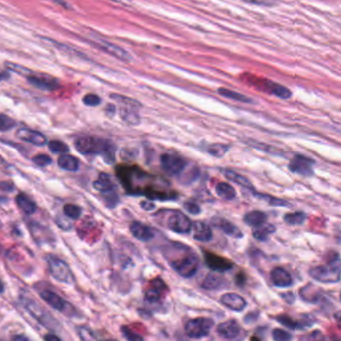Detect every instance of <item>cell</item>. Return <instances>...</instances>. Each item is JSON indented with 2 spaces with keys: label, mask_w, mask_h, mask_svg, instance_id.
<instances>
[{
  "label": "cell",
  "mask_w": 341,
  "mask_h": 341,
  "mask_svg": "<svg viewBox=\"0 0 341 341\" xmlns=\"http://www.w3.org/2000/svg\"><path fill=\"white\" fill-rule=\"evenodd\" d=\"M226 280L219 274L209 273L202 282V287L206 290H218L226 286Z\"/></svg>",
  "instance_id": "cell-25"
},
{
  "label": "cell",
  "mask_w": 341,
  "mask_h": 341,
  "mask_svg": "<svg viewBox=\"0 0 341 341\" xmlns=\"http://www.w3.org/2000/svg\"><path fill=\"white\" fill-rule=\"evenodd\" d=\"M340 299H341V293H340Z\"/></svg>",
  "instance_id": "cell-55"
},
{
  "label": "cell",
  "mask_w": 341,
  "mask_h": 341,
  "mask_svg": "<svg viewBox=\"0 0 341 341\" xmlns=\"http://www.w3.org/2000/svg\"><path fill=\"white\" fill-rule=\"evenodd\" d=\"M313 165L314 161L309 157L303 155H296L291 159L288 167L294 173L309 176L313 173Z\"/></svg>",
  "instance_id": "cell-13"
},
{
  "label": "cell",
  "mask_w": 341,
  "mask_h": 341,
  "mask_svg": "<svg viewBox=\"0 0 341 341\" xmlns=\"http://www.w3.org/2000/svg\"><path fill=\"white\" fill-rule=\"evenodd\" d=\"M39 295L50 307L59 312L64 313L67 310V306H69L66 300H64L59 294L51 290H42L39 292Z\"/></svg>",
  "instance_id": "cell-17"
},
{
  "label": "cell",
  "mask_w": 341,
  "mask_h": 341,
  "mask_svg": "<svg viewBox=\"0 0 341 341\" xmlns=\"http://www.w3.org/2000/svg\"><path fill=\"white\" fill-rule=\"evenodd\" d=\"M166 226L170 230L175 233L183 234L188 233L191 230L192 222L181 211H173L167 217Z\"/></svg>",
  "instance_id": "cell-10"
},
{
  "label": "cell",
  "mask_w": 341,
  "mask_h": 341,
  "mask_svg": "<svg viewBox=\"0 0 341 341\" xmlns=\"http://www.w3.org/2000/svg\"><path fill=\"white\" fill-rule=\"evenodd\" d=\"M240 332L241 328L234 319L224 321L217 326V333L225 339H235L240 335Z\"/></svg>",
  "instance_id": "cell-18"
},
{
  "label": "cell",
  "mask_w": 341,
  "mask_h": 341,
  "mask_svg": "<svg viewBox=\"0 0 341 341\" xmlns=\"http://www.w3.org/2000/svg\"><path fill=\"white\" fill-rule=\"evenodd\" d=\"M57 164L61 169L65 170V171L74 172V171H77V170L79 169L78 158H76L73 155H69V154L60 155L57 159Z\"/></svg>",
  "instance_id": "cell-28"
},
{
  "label": "cell",
  "mask_w": 341,
  "mask_h": 341,
  "mask_svg": "<svg viewBox=\"0 0 341 341\" xmlns=\"http://www.w3.org/2000/svg\"><path fill=\"white\" fill-rule=\"evenodd\" d=\"M12 339L15 340V341H27L28 340V338L26 336H24V335H16Z\"/></svg>",
  "instance_id": "cell-54"
},
{
  "label": "cell",
  "mask_w": 341,
  "mask_h": 341,
  "mask_svg": "<svg viewBox=\"0 0 341 341\" xmlns=\"http://www.w3.org/2000/svg\"><path fill=\"white\" fill-rule=\"evenodd\" d=\"M227 151H228V146L224 144H212L208 147V152L216 157L223 156Z\"/></svg>",
  "instance_id": "cell-39"
},
{
  "label": "cell",
  "mask_w": 341,
  "mask_h": 341,
  "mask_svg": "<svg viewBox=\"0 0 341 341\" xmlns=\"http://www.w3.org/2000/svg\"><path fill=\"white\" fill-rule=\"evenodd\" d=\"M47 265L49 273L55 280L69 285L74 283L73 273L64 260L54 255H49L47 257Z\"/></svg>",
  "instance_id": "cell-5"
},
{
  "label": "cell",
  "mask_w": 341,
  "mask_h": 341,
  "mask_svg": "<svg viewBox=\"0 0 341 341\" xmlns=\"http://www.w3.org/2000/svg\"><path fill=\"white\" fill-rule=\"evenodd\" d=\"M275 230H276V228L272 224H268V225H264V226L261 225L260 228L256 229L253 232V236L258 241H265L268 239L270 234L275 232Z\"/></svg>",
  "instance_id": "cell-33"
},
{
  "label": "cell",
  "mask_w": 341,
  "mask_h": 341,
  "mask_svg": "<svg viewBox=\"0 0 341 341\" xmlns=\"http://www.w3.org/2000/svg\"><path fill=\"white\" fill-rule=\"evenodd\" d=\"M55 222H56V224H57L60 227L62 230H68L70 227H71V223L69 221H67V219H65L63 217H60V216H58L57 218L55 219Z\"/></svg>",
  "instance_id": "cell-48"
},
{
  "label": "cell",
  "mask_w": 341,
  "mask_h": 341,
  "mask_svg": "<svg viewBox=\"0 0 341 341\" xmlns=\"http://www.w3.org/2000/svg\"><path fill=\"white\" fill-rule=\"evenodd\" d=\"M299 293L303 300L312 303L318 302L322 297V291L319 288L313 286V284H306L305 286H303L299 290Z\"/></svg>",
  "instance_id": "cell-27"
},
{
  "label": "cell",
  "mask_w": 341,
  "mask_h": 341,
  "mask_svg": "<svg viewBox=\"0 0 341 341\" xmlns=\"http://www.w3.org/2000/svg\"><path fill=\"white\" fill-rule=\"evenodd\" d=\"M121 332H122V335L124 336V338H126L127 340H130V341H141V340L144 339L141 335L135 333L134 331H132L127 326H122L121 327Z\"/></svg>",
  "instance_id": "cell-43"
},
{
  "label": "cell",
  "mask_w": 341,
  "mask_h": 341,
  "mask_svg": "<svg viewBox=\"0 0 341 341\" xmlns=\"http://www.w3.org/2000/svg\"><path fill=\"white\" fill-rule=\"evenodd\" d=\"M44 340H47V341H60L61 338L58 337L57 335H55V334H52V333H49V334H46L44 337H43Z\"/></svg>",
  "instance_id": "cell-52"
},
{
  "label": "cell",
  "mask_w": 341,
  "mask_h": 341,
  "mask_svg": "<svg viewBox=\"0 0 341 341\" xmlns=\"http://www.w3.org/2000/svg\"><path fill=\"white\" fill-rule=\"evenodd\" d=\"M16 204L17 206L26 214L28 215H31L33 213H35V211L37 210V206H36V203L30 199L26 194H23V193H19L17 196H16Z\"/></svg>",
  "instance_id": "cell-29"
},
{
  "label": "cell",
  "mask_w": 341,
  "mask_h": 341,
  "mask_svg": "<svg viewBox=\"0 0 341 341\" xmlns=\"http://www.w3.org/2000/svg\"><path fill=\"white\" fill-rule=\"evenodd\" d=\"M284 221L291 225H297L304 222L306 219V215L303 212H294V213H288L283 217Z\"/></svg>",
  "instance_id": "cell-36"
},
{
  "label": "cell",
  "mask_w": 341,
  "mask_h": 341,
  "mask_svg": "<svg viewBox=\"0 0 341 341\" xmlns=\"http://www.w3.org/2000/svg\"><path fill=\"white\" fill-rule=\"evenodd\" d=\"M216 193L219 197L225 199V200H232L236 196L235 189L228 183L226 182H220L215 187Z\"/></svg>",
  "instance_id": "cell-31"
},
{
  "label": "cell",
  "mask_w": 341,
  "mask_h": 341,
  "mask_svg": "<svg viewBox=\"0 0 341 341\" xmlns=\"http://www.w3.org/2000/svg\"><path fill=\"white\" fill-rule=\"evenodd\" d=\"M32 162L37 165V166H40V167H45L49 164L52 163V159L49 155L47 154H44V153H41V154H37L35 155L33 158H32Z\"/></svg>",
  "instance_id": "cell-40"
},
{
  "label": "cell",
  "mask_w": 341,
  "mask_h": 341,
  "mask_svg": "<svg viewBox=\"0 0 341 341\" xmlns=\"http://www.w3.org/2000/svg\"><path fill=\"white\" fill-rule=\"evenodd\" d=\"M140 206L142 209L144 210H147V211H150L152 209L155 208V205L152 203V202H148V201H142L140 202Z\"/></svg>",
  "instance_id": "cell-50"
},
{
  "label": "cell",
  "mask_w": 341,
  "mask_h": 341,
  "mask_svg": "<svg viewBox=\"0 0 341 341\" xmlns=\"http://www.w3.org/2000/svg\"><path fill=\"white\" fill-rule=\"evenodd\" d=\"M272 337L276 341H287L292 338V335L285 330L276 328L272 331Z\"/></svg>",
  "instance_id": "cell-41"
},
{
  "label": "cell",
  "mask_w": 341,
  "mask_h": 341,
  "mask_svg": "<svg viewBox=\"0 0 341 341\" xmlns=\"http://www.w3.org/2000/svg\"><path fill=\"white\" fill-rule=\"evenodd\" d=\"M83 103L87 106H97L101 103V99L98 95L89 93L83 97Z\"/></svg>",
  "instance_id": "cell-45"
},
{
  "label": "cell",
  "mask_w": 341,
  "mask_h": 341,
  "mask_svg": "<svg viewBox=\"0 0 341 341\" xmlns=\"http://www.w3.org/2000/svg\"><path fill=\"white\" fill-rule=\"evenodd\" d=\"M160 163L162 169L170 176L180 174L187 164L182 156L173 152L163 153L160 157Z\"/></svg>",
  "instance_id": "cell-9"
},
{
  "label": "cell",
  "mask_w": 341,
  "mask_h": 341,
  "mask_svg": "<svg viewBox=\"0 0 341 341\" xmlns=\"http://www.w3.org/2000/svg\"><path fill=\"white\" fill-rule=\"evenodd\" d=\"M16 136L20 140L31 143L35 146H44L47 143V139L42 133L28 128L18 129L16 132Z\"/></svg>",
  "instance_id": "cell-19"
},
{
  "label": "cell",
  "mask_w": 341,
  "mask_h": 341,
  "mask_svg": "<svg viewBox=\"0 0 341 341\" xmlns=\"http://www.w3.org/2000/svg\"><path fill=\"white\" fill-rule=\"evenodd\" d=\"M6 68L7 69H9V70H12V71H15L16 73H18V74H21V75H23V76H27L31 71L30 70H28L27 68H24V67H22V66H20V65H17V64H13V63H6Z\"/></svg>",
  "instance_id": "cell-47"
},
{
  "label": "cell",
  "mask_w": 341,
  "mask_h": 341,
  "mask_svg": "<svg viewBox=\"0 0 341 341\" xmlns=\"http://www.w3.org/2000/svg\"><path fill=\"white\" fill-rule=\"evenodd\" d=\"M15 125H16V122L14 119H12L11 117H9V116L5 115L4 113H2L1 117H0V129H1L2 132L10 130Z\"/></svg>",
  "instance_id": "cell-38"
},
{
  "label": "cell",
  "mask_w": 341,
  "mask_h": 341,
  "mask_svg": "<svg viewBox=\"0 0 341 341\" xmlns=\"http://www.w3.org/2000/svg\"><path fill=\"white\" fill-rule=\"evenodd\" d=\"M334 319L338 325V327L341 329V311H337L335 314H334Z\"/></svg>",
  "instance_id": "cell-53"
},
{
  "label": "cell",
  "mask_w": 341,
  "mask_h": 341,
  "mask_svg": "<svg viewBox=\"0 0 341 341\" xmlns=\"http://www.w3.org/2000/svg\"><path fill=\"white\" fill-rule=\"evenodd\" d=\"M276 319L281 324L285 325L286 327L291 328V329H303V328L311 326V324H312L311 317H309V316L302 318L300 321H296V320H294V319H292V318H290L289 316H286V315L278 316Z\"/></svg>",
  "instance_id": "cell-26"
},
{
  "label": "cell",
  "mask_w": 341,
  "mask_h": 341,
  "mask_svg": "<svg viewBox=\"0 0 341 341\" xmlns=\"http://www.w3.org/2000/svg\"><path fill=\"white\" fill-rule=\"evenodd\" d=\"M63 212L64 214L69 217L70 219H73V220H77L80 218L81 216V212H82V209L75 205V204H66L64 205L63 207Z\"/></svg>",
  "instance_id": "cell-37"
},
{
  "label": "cell",
  "mask_w": 341,
  "mask_h": 341,
  "mask_svg": "<svg viewBox=\"0 0 341 341\" xmlns=\"http://www.w3.org/2000/svg\"><path fill=\"white\" fill-rule=\"evenodd\" d=\"M74 146L83 155H101L107 163L115 160L116 146L108 139L97 136H82L75 140Z\"/></svg>",
  "instance_id": "cell-1"
},
{
  "label": "cell",
  "mask_w": 341,
  "mask_h": 341,
  "mask_svg": "<svg viewBox=\"0 0 341 341\" xmlns=\"http://www.w3.org/2000/svg\"><path fill=\"white\" fill-rule=\"evenodd\" d=\"M48 148L54 153H66L68 152L69 146L60 140H51L48 142Z\"/></svg>",
  "instance_id": "cell-35"
},
{
  "label": "cell",
  "mask_w": 341,
  "mask_h": 341,
  "mask_svg": "<svg viewBox=\"0 0 341 341\" xmlns=\"http://www.w3.org/2000/svg\"><path fill=\"white\" fill-rule=\"evenodd\" d=\"M212 224L215 227H217V228H219L221 231H223L225 234L229 236L240 238L243 235L237 226H235L232 222L228 221L227 219H224L222 217H214L212 219Z\"/></svg>",
  "instance_id": "cell-21"
},
{
  "label": "cell",
  "mask_w": 341,
  "mask_h": 341,
  "mask_svg": "<svg viewBox=\"0 0 341 341\" xmlns=\"http://www.w3.org/2000/svg\"><path fill=\"white\" fill-rule=\"evenodd\" d=\"M214 321L206 317H197L186 322L184 330L185 334L190 339H202L209 335Z\"/></svg>",
  "instance_id": "cell-8"
},
{
  "label": "cell",
  "mask_w": 341,
  "mask_h": 341,
  "mask_svg": "<svg viewBox=\"0 0 341 341\" xmlns=\"http://www.w3.org/2000/svg\"><path fill=\"white\" fill-rule=\"evenodd\" d=\"M220 302L233 311H242L246 305V300L236 293H225L221 296Z\"/></svg>",
  "instance_id": "cell-22"
},
{
  "label": "cell",
  "mask_w": 341,
  "mask_h": 341,
  "mask_svg": "<svg viewBox=\"0 0 341 341\" xmlns=\"http://www.w3.org/2000/svg\"><path fill=\"white\" fill-rule=\"evenodd\" d=\"M241 1L251 3V4H256V5H272L274 3V0H241Z\"/></svg>",
  "instance_id": "cell-49"
},
{
  "label": "cell",
  "mask_w": 341,
  "mask_h": 341,
  "mask_svg": "<svg viewBox=\"0 0 341 341\" xmlns=\"http://www.w3.org/2000/svg\"><path fill=\"white\" fill-rule=\"evenodd\" d=\"M1 189L3 191H13L14 186H13L12 183H9V182H6V181H2L1 182Z\"/></svg>",
  "instance_id": "cell-51"
},
{
  "label": "cell",
  "mask_w": 341,
  "mask_h": 341,
  "mask_svg": "<svg viewBox=\"0 0 341 341\" xmlns=\"http://www.w3.org/2000/svg\"><path fill=\"white\" fill-rule=\"evenodd\" d=\"M271 281L277 287H288L292 284L291 275L281 267H276L271 271Z\"/></svg>",
  "instance_id": "cell-24"
},
{
  "label": "cell",
  "mask_w": 341,
  "mask_h": 341,
  "mask_svg": "<svg viewBox=\"0 0 341 341\" xmlns=\"http://www.w3.org/2000/svg\"><path fill=\"white\" fill-rule=\"evenodd\" d=\"M204 260L211 270L217 272L228 271L233 267V263L230 260L209 251H204Z\"/></svg>",
  "instance_id": "cell-14"
},
{
  "label": "cell",
  "mask_w": 341,
  "mask_h": 341,
  "mask_svg": "<svg viewBox=\"0 0 341 341\" xmlns=\"http://www.w3.org/2000/svg\"><path fill=\"white\" fill-rule=\"evenodd\" d=\"M192 236L195 240L207 242L212 238V230L210 226L203 221H195L192 223Z\"/></svg>",
  "instance_id": "cell-23"
},
{
  "label": "cell",
  "mask_w": 341,
  "mask_h": 341,
  "mask_svg": "<svg viewBox=\"0 0 341 341\" xmlns=\"http://www.w3.org/2000/svg\"><path fill=\"white\" fill-rule=\"evenodd\" d=\"M26 78L31 85L42 90H54L59 85L57 79L45 73H34L31 71Z\"/></svg>",
  "instance_id": "cell-11"
},
{
  "label": "cell",
  "mask_w": 341,
  "mask_h": 341,
  "mask_svg": "<svg viewBox=\"0 0 341 341\" xmlns=\"http://www.w3.org/2000/svg\"><path fill=\"white\" fill-rule=\"evenodd\" d=\"M21 302L22 305L25 307L26 311L44 327L54 329L57 326V321H55L53 317L48 312H46L45 309L41 305H39L35 300L27 297H22Z\"/></svg>",
  "instance_id": "cell-7"
},
{
  "label": "cell",
  "mask_w": 341,
  "mask_h": 341,
  "mask_svg": "<svg viewBox=\"0 0 341 341\" xmlns=\"http://www.w3.org/2000/svg\"><path fill=\"white\" fill-rule=\"evenodd\" d=\"M224 176L230 180V181H233L234 183L242 186V187H245V188H248L250 190L253 189V186L251 184V182L246 178L244 177L243 175H240L234 171H232V170H225L224 171Z\"/></svg>",
  "instance_id": "cell-32"
},
{
  "label": "cell",
  "mask_w": 341,
  "mask_h": 341,
  "mask_svg": "<svg viewBox=\"0 0 341 341\" xmlns=\"http://www.w3.org/2000/svg\"><path fill=\"white\" fill-rule=\"evenodd\" d=\"M130 232L136 239L143 242L150 241L154 237V231L151 227L140 221H133L130 224Z\"/></svg>",
  "instance_id": "cell-20"
},
{
  "label": "cell",
  "mask_w": 341,
  "mask_h": 341,
  "mask_svg": "<svg viewBox=\"0 0 341 341\" xmlns=\"http://www.w3.org/2000/svg\"><path fill=\"white\" fill-rule=\"evenodd\" d=\"M167 291V286L165 282L161 278H155L151 281L150 285L145 291V300L150 303H158L161 301L163 295Z\"/></svg>",
  "instance_id": "cell-12"
},
{
  "label": "cell",
  "mask_w": 341,
  "mask_h": 341,
  "mask_svg": "<svg viewBox=\"0 0 341 341\" xmlns=\"http://www.w3.org/2000/svg\"><path fill=\"white\" fill-rule=\"evenodd\" d=\"M93 187L104 198L107 206L114 207L119 202L118 189L111 175L107 173H100L97 179L93 182Z\"/></svg>",
  "instance_id": "cell-4"
},
{
  "label": "cell",
  "mask_w": 341,
  "mask_h": 341,
  "mask_svg": "<svg viewBox=\"0 0 341 341\" xmlns=\"http://www.w3.org/2000/svg\"><path fill=\"white\" fill-rule=\"evenodd\" d=\"M77 333L79 335V338L82 340H95L96 339V336L94 335L93 331L86 326L78 327Z\"/></svg>",
  "instance_id": "cell-42"
},
{
  "label": "cell",
  "mask_w": 341,
  "mask_h": 341,
  "mask_svg": "<svg viewBox=\"0 0 341 341\" xmlns=\"http://www.w3.org/2000/svg\"><path fill=\"white\" fill-rule=\"evenodd\" d=\"M111 98H113L121 104L120 116L126 123L131 124V125L139 124L140 117L138 114L137 107H139L140 104L137 101L131 98L122 96V95H117V94H112Z\"/></svg>",
  "instance_id": "cell-6"
},
{
  "label": "cell",
  "mask_w": 341,
  "mask_h": 341,
  "mask_svg": "<svg viewBox=\"0 0 341 341\" xmlns=\"http://www.w3.org/2000/svg\"><path fill=\"white\" fill-rule=\"evenodd\" d=\"M259 196V198L267 201L270 205H273V206H288V203L285 201V200H282V199H279V198H276V197H272V196H269V195H265V194H256Z\"/></svg>",
  "instance_id": "cell-44"
},
{
  "label": "cell",
  "mask_w": 341,
  "mask_h": 341,
  "mask_svg": "<svg viewBox=\"0 0 341 341\" xmlns=\"http://www.w3.org/2000/svg\"><path fill=\"white\" fill-rule=\"evenodd\" d=\"M94 45L96 47H98L99 49L103 50L104 52H106L107 54L112 55L113 57H115L117 59H120L122 61H130L131 60V56L127 51H125L123 48H121L115 44H113V43H110L106 40H96Z\"/></svg>",
  "instance_id": "cell-16"
},
{
  "label": "cell",
  "mask_w": 341,
  "mask_h": 341,
  "mask_svg": "<svg viewBox=\"0 0 341 341\" xmlns=\"http://www.w3.org/2000/svg\"><path fill=\"white\" fill-rule=\"evenodd\" d=\"M218 93L226 98H229V99H233L239 102H251V99L248 98L247 96L238 93L236 91H232L230 89H226V88H219Z\"/></svg>",
  "instance_id": "cell-34"
},
{
  "label": "cell",
  "mask_w": 341,
  "mask_h": 341,
  "mask_svg": "<svg viewBox=\"0 0 341 341\" xmlns=\"http://www.w3.org/2000/svg\"><path fill=\"white\" fill-rule=\"evenodd\" d=\"M253 84L258 87L261 88V90L269 93V94H273L279 98H283V99H287L291 96V92L288 90V88L284 87L278 83H275L271 80H263L260 82V79L258 81H254Z\"/></svg>",
  "instance_id": "cell-15"
},
{
  "label": "cell",
  "mask_w": 341,
  "mask_h": 341,
  "mask_svg": "<svg viewBox=\"0 0 341 341\" xmlns=\"http://www.w3.org/2000/svg\"><path fill=\"white\" fill-rule=\"evenodd\" d=\"M310 276L321 283H336L341 279V258L335 254L324 265L313 267Z\"/></svg>",
  "instance_id": "cell-3"
},
{
  "label": "cell",
  "mask_w": 341,
  "mask_h": 341,
  "mask_svg": "<svg viewBox=\"0 0 341 341\" xmlns=\"http://www.w3.org/2000/svg\"><path fill=\"white\" fill-rule=\"evenodd\" d=\"M174 247L178 254L168 256L170 265L182 277L189 278L195 275L199 267L198 255L185 244L174 243Z\"/></svg>",
  "instance_id": "cell-2"
},
{
  "label": "cell",
  "mask_w": 341,
  "mask_h": 341,
  "mask_svg": "<svg viewBox=\"0 0 341 341\" xmlns=\"http://www.w3.org/2000/svg\"><path fill=\"white\" fill-rule=\"evenodd\" d=\"M243 219L247 225L253 226V227H258V226H261L265 223L267 216L264 212L255 210V211H251V212H248L247 214H245Z\"/></svg>",
  "instance_id": "cell-30"
},
{
  "label": "cell",
  "mask_w": 341,
  "mask_h": 341,
  "mask_svg": "<svg viewBox=\"0 0 341 341\" xmlns=\"http://www.w3.org/2000/svg\"><path fill=\"white\" fill-rule=\"evenodd\" d=\"M183 207L184 209L190 213V214H194V215H197L201 212V208L199 207V205L197 203H195L194 201H186L184 204H183Z\"/></svg>",
  "instance_id": "cell-46"
}]
</instances>
